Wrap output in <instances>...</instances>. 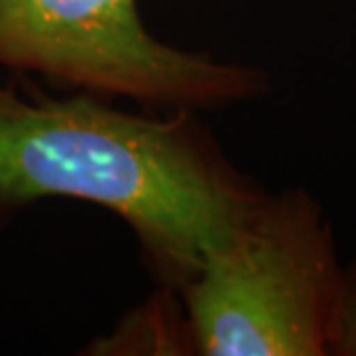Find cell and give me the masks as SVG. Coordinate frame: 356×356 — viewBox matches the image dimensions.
<instances>
[{
    "label": "cell",
    "instance_id": "obj_2",
    "mask_svg": "<svg viewBox=\"0 0 356 356\" xmlns=\"http://www.w3.org/2000/svg\"><path fill=\"white\" fill-rule=\"evenodd\" d=\"M343 266L333 225L310 190L266 192L176 291L192 352L331 356Z\"/></svg>",
    "mask_w": 356,
    "mask_h": 356
},
{
    "label": "cell",
    "instance_id": "obj_1",
    "mask_svg": "<svg viewBox=\"0 0 356 356\" xmlns=\"http://www.w3.org/2000/svg\"><path fill=\"white\" fill-rule=\"evenodd\" d=\"M264 195L197 111L0 86V216L42 199L95 204L130 227L165 289L192 280Z\"/></svg>",
    "mask_w": 356,
    "mask_h": 356
},
{
    "label": "cell",
    "instance_id": "obj_3",
    "mask_svg": "<svg viewBox=\"0 0 356 356\" xmlns=\"http://www.w3.org/2000/svg\"><path fill=\"white\" fill-rule=\"evenodd\" d=\"M0 67L153 111H218L270 88L264 70L158 40L137 0H0Z\"/></svg>",
    "mask_w": 356,
    "mask_h": 356
},
{
    "label": "cell",
    "instance_id": "obj_4",
    "mask_svg": "<svg viewBox=\"0 0 356 356\" xmlns=\"http://www.w3.org/2000/svg\"><path fill=\"white\" fill-rule=\"evenodd\" d=\"M331 356H356V259L343 266Z\"/></svg>",
    "mask_w": 356,
    "mask_h": 356
}]
</instances>
